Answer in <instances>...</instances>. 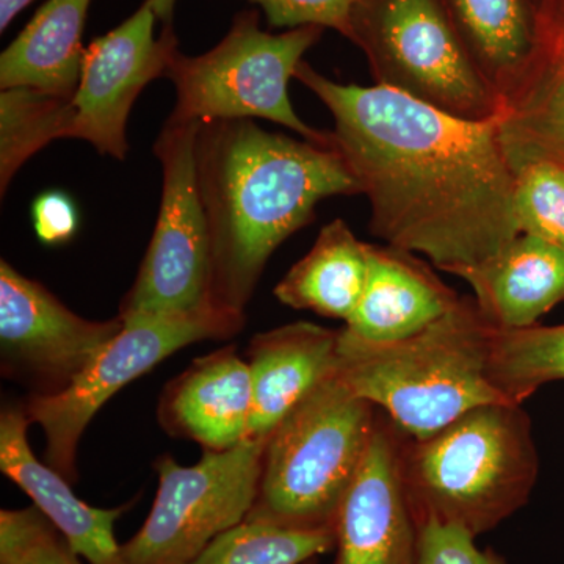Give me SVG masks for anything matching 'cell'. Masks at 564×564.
I'll use <instances>...</instances> for the list:
<instances>
[{"mask_svg": "<svg viewBox=\"0 0 564 564\" xmlns=\"http://www.w3.org/2000/svg\"><path fill=\"white\" fill-rule=\"evenodd\" d=\"M295 79L332 113L334 144L384 245L463 278L521 234L500 120H463L380 85L339 84L304 61Z\"/></svg>", "mask_w": 564, "mask_h": 564, "instance_id": "1", "label": "cell"}, {"mask_svg": "<svg viewBox=\"0 0 564 564\" xmlns=\"http://www.w3.org/2000/svg\"><path fill=\"white\" fill-rule=\"evenodd\" d=\"M195 159L210 237V303L231 313L245 314L267 262L314 221L318 203L361 195L334 140L293 139L254 120L202 122Z\"/></svg>", "mask_w": 564, "mask_h": 564, "instance_id": "2", "label": "cell"}, {"mask_svg": "<svg viewBox=\"0 0 564 564\" xmlns=\"http://www.w3.org/2000/svg\"><path fill=\"white\" fill-rule=\"evenodd\" d=\"M496 328L474 296H459L443 317L392 343L339 329L334 372L406 436L422 440L481 404L508 403L489 377Z\"/></svg>", "mask_w": 564, "mask_h": 564, "instance_id": "3", "label": "cell"}, {"mask_svg": "<svg viewBox=\"0 0 564 564\" xmlns=\"http://www.w3.org/2000/svg\"><path fill=\"white\" fill-rule=\"evenodd\" d=\"M538 474L522 404H481L422 440L404 436V492L419 525L437 522L474 538L491 532L529 502Z\"/></svg>", "mask_w": 564, "mask_h": 564, "instance_id": "4", "label": "cell"}, {"mask_svg": "<svg viewBox=\"0 0 564 564\" xmlns=\"http://www.w3.org/2000/svg\"><path fill=\"white\" fill-rule=\"evenodd\" d=\"M380 410L336 372L303 397L265 441L258 496L247 521L334 532L358 477Z\"/></svg>", "mask_w": 564, "mask_h": 564, "instance_id": "5", "label": "cell"}, {"mask_svg": "<svg viewBox=\"0 0 564 564\" xmlns=\"http://www.w3.org/2000/svg\"><path fill=\"white\" fill-rule=\"evenodd\" d=\"M323 32V28L307 25L270 33L262 31L258 10H243L210 51L187 55L177 44L165 73L176 88L170 117L196 122L261 118L304 140L332 143L333 133L306 124L289 98V82Z\"/></svg>", "mask_w": 564, "mask_h": 564, "instance_id": "6", "label": "cell"}, {"mask_svg": "<svg viewBox=\"0 0 564 564\" xmlns=\"http://www.w3.org/2000/svg\"><path fill=\"white\" fill-rule=\"evenodd\" d=\"M375 85L469 121L500 120L503 99L475 65L443 0H358L348 39Z\"/></svg>", "mask_w": 564, "mask_h": 564, "instance_id": "7", "label": "cell"}, {"mask_svg": "<svg viewBox=\"0 0 564 564\" xmlns=\"http://www.w3.org/2000/svg\"><path fill=\"white\" fill-rule=\"evenodd\" d=\"M245 322V314L217 306L124 322L122 332L65 391L31 393L25 400L29 419L41 426L46 441L44 463L74 484L82 436L115 393L181 348L203 340L231 339L242 332Z\"/></svg>", "mask_w": 564, "mask_h": 564, "instance_id": "8", "label": "cell"}, {"mask_svg": "<svg viewBox=\"0 0 564 564\" xmlns=\"http://www.w3.org/2000/svg\"><path fill=\"white\" fill-rule=\"evenodd\" d=\"M265 441L204 452L193 466L161 456L150 516L121 544L120 564H191L215 538L243 522L258 496Z\"/></svg>", "mask_w": 564, "mask_h": 564, "instance_id": "9", "label": "cell"}, {"mask_svg": "<svg viewBox=\"0 0 564 564\" xmlns=\"http://www.w3.org/2000/svg\"><path fill=\"white\" fill-rule=\"evenodd\" d=\"M199 126L170 117L155 140L163 177L161 207L137 280L121 300L122 322L214 306L209 228L196 176Z\"/></svg>", "mask_w": 564, "mask_h": 564, "instance_id": "10", "label": "cell"}, {"mask_svg": "<svg viewBox=\"0 0 564 564\" xmlns=\"http://www.w3.org/2000/svg\"><path fill=\"white\" fill-rule=\"evenodd\" d=\"M122 328L120 315L104 322L80 317L39 281L0 262L2 372L31 384L32 393L65 391Z\"/></svg>", "mask_w": 564, "mask_h": 564, "instance_id": "11", "label": "cell"}, {"mask_svg": "<svg viewBox=\"0 0 564 564\" xmlns=\"http://www.w3.org/2000/svg\"><path fill=\"white\" fill-rule=\"evenodd\" d=\"M155 22L144 0L132 17L85 47L66 139L88 141L99 154L124 161L133 104L152 80L165 77L170 54L180 44L173 25L155 36Z\"/></svg>", "mask_w": 564, "mask_h": 564, "instance_id": "12", "label": "cell"}, {"mask_svg": "<svg viewBox=\"0 0 564 564\" xmlns=\"http://www.w3.org/2000/svg\"><path fill=\"white\" fill-rule=\"evenodd\" d=\"M404 436L380 411L372 444L337 516L333 564H419L421 529L402 477Z\"/></svg>", "mask_w": 564, "mask_h": 564, "instance_id": "13", "label": "cell"}, {"mask_svg": "<svg viewBox=\"0 0 564 564\" xmlns=\"http://www.w3.org/2000/svg\"><path fill=\"white\" fill-rule=\"evenodd\" d=\"M25 402L3 404L0 413V470L46 516L55 529L90 564H120L115 522L131 503L118 508L91 507L74 494L68 478L41 463L29 444Z\"/></svg>", "mask_w": 564, "mask_h": 564, "instance_id": "14", "label": "cell"}, {"mask_svg": "<svg viewBox=\"0 0 564 564\" xmlns=\"http://www.w3.org/2000/svg\"><path fill=\"white\" fill-rule=\"evenodd\" d=\"M252 413L250 366L234 345L195 359L166 384L158 419L172 436L204 452H225L247 440Z\"/></svg>", "mask_w": 564, "mask_h": 564, "instance_id": "15", "label": "cell"}, {"mask_svg": "<svg viewBox=\"0 0 564 564\" xmlns=\"http://www.w3.org/2000/svg\"><path fill=\"white\" fill-rule=\"evenodd\" d=\"M538 17L536 52L500 118V139L513 170L530 161L564 166V0H544Z\"/></svg>", "mask_w": 564, "mask_h": 564, "instance_id": "16", "label": "cell"}, {"mask_svg": "<svg viewBox=\"0 0 564 564\" xmlns=\"http://www.w3.org/2000/svg\"><path fill=\"white\" fill-rule=\"evenodd\" d=\"M339 329L295 322L256 334L247 350L252 413L247 440H267L315 386L336 370Z\"/></svg>", "mask_w": 564, "mask_h": 564, "instance_id": "17", "label": "cell"}, {"mask_svg": "<svg viewBox=\"0 0 564 564\" xmlns=\"http://www.w3.org/2000/svg\"><path fill=\"white\" fill-rule=\"evenodd\" d=\"M366 288L355 313L345 322L350 336L366 343H392L426 328L458 303L413 252L389 245H370Z\"/></svg>", "mask_w": 564, "mask_h": 564, "instance_id": "18", "label": "cell"}, {"mask_svg": "<svg viewBox=\"0 0 564 564\" xmlns=\"http://www.w3.org/2000/svg\"><path fill=\"white\" fill-rule=\"evenodd\" d=\"M481 314L500 329L529 328L564 302V251L519 234L492 261L464 274Z\"/></svg>", "mask_w": 564, "mask_h": 564, "instance_id": "19", "label": "cell"}, {"mask_svg": "<svg viewBox=\"0 0 564 564\" xmlns=\"http://www.w3.org/2000/svg\"><path fill=\"white\" fill-rule=\"evenodd\" d=\"M93 0H47L0 55V88H35L73 98Z\"/></svg>", "mask_w": 564, "mask_h": 564, "instance_id": "20", "label": "cell"}, {"mask_svg": "<svg viewBox=\"0 0 564 564\" xmlns=\"http://www.w3.org/2000/svg\"><path fill=\"white\" fill-rule=\"evenodd\" d=\"M464 46L505 102L524 80L538 47L532 0H443Z\"/></svg>", "mask_w": 564, "mask_h": 564, "instance_id": "21", "label": "cell"}, {"mask_svg": "<svg viewBox=\"0 0 564 564\" xmlns=\"http://www.w3.org/2000/svg\"><path fill=\"white\" fill-rule=\"evenodd\" d=\"M369 243L344 220L323 226L314 247L274 288V296L292 310L311 311L347 322L355 313L369 272Z\"/></svg>", "mask_w": 564, "mask_h": 564, "instance_id": "22", "label": "cell"}, {"mask_svg": "<svg viewBox=\"0 0 564 564\" xmlns=\"http://www.w3.org/2000/svg\"><path fill=\"white\" fill-rule=\"evenodd\" d=\"M489 377L505 402L522 404L541 386L564 381V323L496 328Z\"/></svg>", "mask_w": 564, "mask_h": 564, "instance_id": "23", "label": "cell"}, {"mask_svg": "<svg viewBox=\"0 0 564 564\" xmlns=\"http://www.w3.org/2000/svg\"><path fill=\"white\" fill-rule=\"evenodd\" d=\"M70 98L35 88L0 93V191L6 195L14 174L51 141L66 139Z\"/></svg>", "mask_w": 564, "mask_h": 564, "instance_id": "24", "label": "cell"}, {"mask_svg": "<svg viewBox=\"0 0 564 564\" xmlns=\"http://www.w3.org/2000/svg\"><path fill=\"white\" fill-rule=\"evenodd\" d=\"M334 532H303L245 519L221 533L191 564H304L328 554Z\"/></svg>", "mask_w": 564, "mask_h": 564, "instance_id": "25", "label": "cell"}, {"mask_svg": "<svg viewBox=\"0 0 564 564\" xmlns=\"http://www.w3.org/2000/svg\"><path fill=\"white\" fill-rule=\"evenodd\" d=\"M514 214L519 231L564 251V166L530 161L514 170Z\"/></svg>", "mask_w": 564, "mask_h": 564, "instance_id": "26", "label": "cell"}, {"mask_svg": "<svg viewBox=\"0 0 564 564\" xmlns=\"http://www.w3.org/2000/svg\"><path fill=\"white\" fill-rule=\"evenodd\" d=\"M80 558L35 505L0 511V564H82Z\"/></svg>", "mask_w": 564, "mask_h": 564, "instance_id": "27", "label": "cell"}, {"mask_svg": "<svg viewBox=\"0 0 564 564\" xmlns=\"http://www.w3.org/2000/svg\"><path fill=\"white\" fill-rule=\"evenodd\" d=\"M265 13L274 29H299L307 25L333 29L348 39L350 14L358 0H247Z\"/></svg>", "mask_w": 564, "mask_h": 564, "instance_id": "28", "label": "cell"}, {"mask_svg": "<svg viewBox=\"0 0 564 564\" xmlns=\"http://www.w3.org/2000/svg\"><path fill=\"white\" fill-rule=\"evenodd\" d=\"M419 529V564H480L481 551L473 534L437 522H425Z\"/></svg>", "mask_w": 564, "mask_h": 564, "instance_id": "29", "label": "cell"}, {"mask_svg": "<svg viewBox=\"0 0 564 564\" xmlns=\"http://www.w3.org/2000/svg\"><path fill=\"white\" fill-rule=\"evenodd\" d=\"M32 221L41 242L62 245L69 242L79 228V214L65 193L47 192L33 202Z\"/></svg>", "mask_w": 564, "mask_h": 564, "instance_id": "30", "label": "cell"}, {"mask_svg": "<svg viewBox=\"0 0 564 564\" xmlns=\"http://www.w3.org/2000/svg\"><path fill=\"white\" fill-rule=\"evenodd\" d=\"M33 0H0V32H6L18 14L22 13Z\"/></svg>", "mask_w": 564, "mask_h": 564, "instance_id": "31", "label": "cell"}, {"mask_svg": "<svg viewBox=\"0 0 564 564\" xmlns=\"http://www.w3.org/2000/svg\"><path fill=\"white\" fill-rule=\"evenodd\" d=\"M177 0H150L152 10H154L158 21L162 22L163 28L173 25L174 9Z\"/></svg>", "mask_w": 564, "mask_h": 564, "instance_id": "32", "label": "cell"}, {"mask_svg": "<svg viewBox=\"0 0 564 564\" xmlns=\"http://www.w3.org/2000/svg\"><path fill=\"white\" fill-rule=\"evenodd\" d=\"M480 564H507V562H505L503 556L494 552L492 549H486V551H481Z\"/></svg>", "mask_w": 564, "mask_h": 564, "instance_id": "33", "label": "cell"}, {"mask_svg": "<svg viewBox=\"0 0 564 564\" xmlns=\"http://www.w3.org/2000/svg\"><path fill=\"white\" fill-rule=\"evenodd\" d=\"M532 2H533V6L536 7V10H538V9H540L541 3H543L544 0H532Z\"/></svg>", "mask_w": 564, "mask_h": 564, "instance_id": "34", "label": "cell"}, {"mask_svg": "<svg viewBox=\"0 0 564 564\" xmlns=\"http://www.w3.org/2000/svg\"><path fill=\"white\" fill-rule=\"evenodd\" d=\"M304 564H317V558H315V560H311V562H306V563H304Z\"/></svg>", "mask_w": 564, "mask_h": 564, "instance_id": "35", "label": "cell"}]
</instances>
